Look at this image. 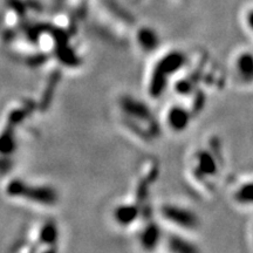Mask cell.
<instances>
[{"instance_id":"cell-9","label":"cell","mask_w":253,"mask_h":253,"mask_svg":"<svg viewBox=\"0 0 253 253\" xmlns=\"http://www.w3.org/2000/svg\"><path fill=\"white\" fill-rule=\"evenodd\" d=\"M163 236V233L161 232V223L158 221V224L148 223L141 225L136 235V239H137V245L140 246V249L153 251L162 244Z\"/></svg>"},{"instance_id":"cell-7","label":"cell","mask_w":253,"mask_h":253,"mask_svg":"<svg viewBox=\"0 0 253 253\" xmlns=\"http://www.w3.org/2000/svg\"><path fill=\"white\" fill-rule=\"evenodd\" d=\"M58 224L50 220L41 223L33 233L34 251H55L59 243Z\"/></svg>"},{"instance_id":"cell-4","label":"cell","mask_w":253,"mask_h":253,"mask_svg":"<svg viewBox=\"0 0 253 253\" xmlns=\"http://www.w3.org/2000/svg\"><path fill=\"white\" fill-rule=\"evenodd\" d=\"M158 220L161 224H167L176 232L194 233L201 227L198 213L191 208L179 203L167 202L158 208Z\"/></svg>"},{"instance_id":"cell-3","label":"cell","mask_w":253,"mask_h":253,"mask_svg":"<svg viewBox=\"0 0 253 253\" xmlns=\"http://www.w3.org/2000/svg\"><path fill=\"white\" fill-rule=\"evenodd\" d=\"M4 194L11 199H18L42 208H52L59 202V192L53 185L31 183L20 177L9 178L5 183Z\"/></svg>"},{"instance_id":"cell-10","label":"cell","mask_w":253,"mask_h":253,"mask_svg":"<svg viewBox=\"0 0 253 253\" xmlns=\"http://www.w3.org/2000/svg\"><path fill=\"white\" fill-rule=\"evenodd\" d=\"M140 209L131 203H121L113 209L114 223L120 227H131L140 219Z\"/></svg>"},{"instance_id":"cell-5","label":"cell","mask_w":253,"mask_h":253,"mask_svg":"<svg viewBox=\"0 0 253 253\" xmlns=\"http://www.w3.org/2000/svg\"><path fill=\"white\" fill-rule=\"evenodd\" d=\"M192 119H194V114L188 104L183 103L181 101H176V102L169 103L164 108L160 122L171 134L179 135L190 128Z\"/></svg>"},{"instance_id":"cell-14","label":"cell","mask_w":253,"mask_h":253,"mask_svg":"<svg viewBox=\"0 0 253 253\" xmlns=\"http://www.w3.org/2000/svg\"><path fill=\"white\" fill-rule=\"evenodd\" d=\"M244 25H245L246 31L249 32V34L252 37V39H253V8L250 9L248 13L245 14Z\"/></svg>"},{"instance_id":"cell-8","label":"cell","mask_w":253,"mask_h":253,"mask_svg":"<svg viewBox=\"0 0 253 253\" xmlns=\"http://www.w3.org/2000/svg\"><path fill=\"white\" fill-rule=\"evenodd\" d=\"M232 203L243 209H253V177L243 178L230 188Z\"/></svg>"},{"instance_id":"cell-12","label":"cell","mask_w":253,"mask_h":253,"mask_svg":"<svg viewBox=\"0 0 253 253\" xmlns=\"http://www.w3.org/2000/svg\"><path fill=\"white\" fill-rule=\"evenodd\" d=\"M135 42L137 48L144 54L156 52L158 47L161 46V38L150 28H142L137 32L135 38Z\"/></svg>"},{"instance_id":"cell-11","label":"cell","mask_w":253,"mask_h":253,"mask_svg":"<svg viewBox=\"0 0 253 253\" xmlns=\"http://www.w3.org/2000/svg\"><path fill=\"white\" fill-rule=\"evenodd\" d=\"M161 245H166V250L170 252H192L198 250L194 243L190 242L188 235L179 232L164 235Z\"/></svg>"},{"instance_id":"cell-15","label":"cell","mask_w":253,"mask_h":253,"mask_svg":"<svg viewBox=\"0 0 253 253\" xmlns=\"http://www.w3.org/2000/svg\"><path fill=\"white\" fill-rule=\"evenodd\" d=\"M250 238H251V243H252V245H253V224H252V226H251V230H250Z\"/></svg>"},{"instance_id":"cell-1","label":"cell","mask_w":253,"mask_h":253,"mask_svg":"<svg viewBox=\"0 0 253 253\" xmlns=\"http://www.w3.org/2000/svg\"><path fill=\"white\" fill-rule=\"evenodd\" d=\"M188 56L181 49H169L158 55L147 75V93L151 99H161L168 88L188 65Z\"/></svg>"},{"instance_id":"cell-2","label":"cell","mask_w":253,"mask_h":253,"mask_svg":"<svg viewBox=\"0 0 253 253\" xmlns=\"http://www.w3.org/2000/svg\"><path fill=\"white\" fill-rule=\"evenodd\" d=\"M221 170V162L212 148L198 147L186 161V171L191 182L198 188L209 190L216 186Z\"/></svg>"},{"instance_id":"cell-6","label":"cell","mask_w":253,"mask_h":253,"mask_svg":"<svg viewBox=\"0 0 253 253\" xmlns=\"http://www.w3.org/2000/svg\"><path fill=\"white\" fill-rule=\"evenodd\" d=\"M231 74L237 84L253 87V52L250 49L238 50L231 59Z\"/></svg>"},{"instance_id":"cell-13","label":"cell","mask_w":253,"mask_h":253,"mask_svg":"<svg viewBox=\"0 0 253 253\" xmlns=\"http://www.w3.org/2000/svg\"><path fill=\"white\" fill-rule=\"evenodd\" d=\"M17 149V138H15L14 126L6 125L0 129V158L11 160V156Z\"/></svg>"}]
</instances>
